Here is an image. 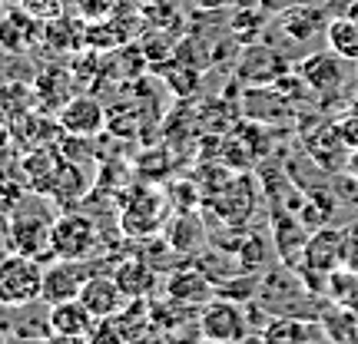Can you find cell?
Returning <instances> with one entry per match:
<instances>
[{
    "label": "cell",
    "mask_w": 358,
    "mask_h": 344,
    "mask_svg": "<svg viewBox=\"0 0 358 344\" xmlns=\"http://www.w3.org/2000/svg\"><path fill=\"white\" fill-rule=\"evenodd\" d=\"M196 344H222V341H213V338H203V341H196Z\"/></svg>",
    "instance_id": "4316f807"
},
{
    "label": "cell",
    "mask_w": 358,
    "mask_h": 344,
    "mask_svg": "<svg viewBox=\"0 0 358 344\" xmlns=\"http://www.w3.org/2000/svg\"><path fill=\"white\" fill-rule=\"evenodd\" d=\"M7 140H10V119H7V113L0 110V149L7 146Z\"/></svg>",
    "instance_id": "603a6c76"
},
{
    "label": "cell",
    "mask_w": 358,
    "mask_h": 344,
    "mask_svg": "<svg viewBox=\"0 0 358 344\" xmlns=\"http://www.w3.org/2000/svg\"><path fill=\"white\" fill-rule=\"evenodd\" d=\"M199 331H203V338H213V341L239 344L249 334V318H245L243 308L236 305V298H216L203 308Z\"/></svg>",
    "instance_id": "277c9868"
},
{
    "label": "cell",
    "mask_w": 358,
    "mask_h": 344,
    "mask_svg": "<svg viewBox=\"0 0 358 344\" xmlns=\"http://www.w3.org/2000/svg\"><path fill=\"white\" fill-rule=\"evenodd\" d=\"M239 344H266V338H262V334H245Z\"/></svg>",
    "instance_id": "d4e9b609"
},
{
    "label": "cell",
    "mask_w": 358,
    "mask_h": 344,
    "mask_svg": "<svg viewBox=\"0 0 358 344\" xmlns=\"http://www.w3.org/2000/svg\"><path fill=\"white\" fill-rule=\"evenodd\" d=\"M24 195H27V186H20V182H0V212L13 216L24 205Z\"/></svg>",
    "instance_id": "44dd1931"
},
{
    "label": "cell",
    "mask_w": 358,
    "mask_h": 344,
    "mask_svg": "<svg viewBox=\"0 0 358 344\" xmlns=\"http://www.w3.org/2000/svg\"><path fill=\"white\" fill-rule=\"evenodd\" d=\"M47 344H90V338H77V334H53Z\"/></svg>",
    "instance_id": "7402d4cb"
},
{
    "label": "cell",
    "mask_w": 358,
    "mask_h": 344,
    "mask_svg": "<svg viewBox=\"0 0 358 344\" xmlns=\"http://www.w3.org/2000/svg\"><path fill=\"white\" fill-rule=\"evenodd\" d=\"M90 271L83 262H66V258H53L50 268H43V301L47 305H60V301H73L80 298L83 285H87Z\"/></svg>",
    "instance_id": "5b68a950"
},
{
    "label": "cell",
    "mask_w": 358,
    "mask_h": 344,
    "mask_svg": "<svg viewBox=\"0 0 358 344\" xmlns=\"http://www.w3.org/2000/svg\"><path fill=\"white\" fill-rule=\"evenodd\" d=\"M0 17H3V0H0Z\"/></svg>",
    "instance_id": "83f0119b"
},
{
    "label": "cell",
    "mask_w": 358,
    "mask_h": 344,
    "mask_svg": "<svg viewBox=\"0 0 358 344\" xmlns=\"http://www.w3.org/2000/svg\"><path fill=\"white\" fill-rule=\"evenodd\" d=\"M50 229L53 218H47L43 212H27L20 205L13 216H7V248L37 258V262H53Z\"/></svg>",
    "instance_id": "7a4b0ae2"
},
{
    "label": "cell",
    "mask_w": 358,
    "mask_h": 344,
    "mask_svg": "<svg viewBox=\"0 0 358 344\" xmlns=\"http://www.w3.org/2000/svg\"><path fill=\"white\" fill-rule=\"evenodd\" d=\"M348 17H355V20H358V0H355V7H352V10H348Z\"/></svg>",
    "instance_id": "484cf974"
},
{
    "label": "cell",
    "mask_w": 358,
    "mask_h": 344,
    "mask_svg": "<svg viewBox=\"0 0 358 344\" xmlns=\"http://www.w3.org/2000/svg\"><path fill=\"white\" fill-rule=\"evenodd\" d=\"M43 301V262L20 252L0 255V305L27 308Z\"/></svg>",
    "instance_id": "6da1fadb"
},
{
    "label": "cell",
    "mask_w": 358,
    "mask_h": 344,
    "mask_svg": "<svg viewBox=\"0 0 358 344\" xmlns=\"http://www.w3.org/2000/svg\"><path fill=\"white\" fill-rule=\"evenodd\" d=\"M216 209H219V222H226V225H243L245 218L252 216V189H249V182H229V186H222L219 189V199H216Z\"/></svg>",
    "instance_id": "8fae6325"
},
{
    "label": "cell",
    "mask_w": 358,
    "mask_h": 344,
    "mask_svg": "<svg viewBox=\"0 0 358 344\" xmlns=\"http://www.w3.org/2000/svg\"><path fill=\"white\" fill-rule=\"evenodd\" d=\"M279 27L289 33V37L299 40V43H306V40H312L315 33H322V27H329V24L322 20L319 10H312V7H295V10L282 13Z\"/></svg>",
    "instance_id": "e0dca14e"
},
{
    "label": "cell",
    "mask_w": 358,
    "mask_h": 344,
    "mask_svg": "<svg viewBox=\"0 0 358 344\" xmlns=\"http://www.w3.org/2000/svg\"><path fill=\"white\" fill-rule=\"evenodd\" d=\"M57 126L64 129L66 136H73V140H90V136L103 133L106 113H103V106L93 100V96H70V100L60 106Z\"/></svg>",
    "instance_id": "8992f818"
},
{
    "label": "cell",
    "mask_w": 358,
    "mask_h": 344,
    "mask_svg": "<svg viewBox=\"0 0 358 344\" xmlns=\"http://www.w3.org/2000/svg\"><path fill=\"white\" fill-rule=\"evenodd\" d=\"M96 245V225L93 218L83 212H64L53 218L50 229V248L53 258H66V262H83Z\"/></svg>",
    "instance_id": "3957f363"
},
{
    "label": "cell",
    "mask_w": 358,
    "mask_h": 344,
    "mask_svg": "<svg viewBox=\"0 0 358 344\" xmlns=\"http://www.w3.org/2000/svg\"><path fill=\"white\" fill-rule=\"evenodd\" d=\"M166 298L173 305H209L213 301V281L196 268H182L166 281Z\"/></svg>",
    "instance_id": "30bf717a"
},
{
    "label": "cell",
    "mask_w": 358,
    "mask_h": 344,
    "mask_svg": "<svg viewBox=\"0 0 358 344\" xmlns=\"http://www.w3.org/2000/svg\"><path fill=\"white\" fill-rule=\"evenodd\" d=\"M322 324H325V334H329L335 344H358V318H355V311H348V308H335V311H329V315L322 318Z\"/></svg>",
    "instance_id": "d6986e66"
},
{
    "label": "cell",
    "mask_w": 358,
    "mask_h": 344,
    "mask_svg": "<svg viewBox=\"0 0 358 344\" xmlns=\"http://www.w3.org/2000/svg\"><path fill=\"white\" fill-rule=\"evenodd\" d=\"M345 169H348V176H355V179H358V149H355V153H352V156H348Z\"/></svg>",
    "instance_id": "cb8c5ba5"
},
{
    "label": "cell",
    "mask_w": 358,
    "mask_h": 344,
    "mask_svg": "<svg viewBox=\"0 0 358 344\" xmlns=\"http://www.w3.org/2000/svg\"><path fill=\"white\" fill-rule=\"evenodd\" d=\"M266 344H308V328L299 318H272L262 328Z\"/></svg>",
    "instance_id": "ffe728a7"
},
{
    "label": "cell",
    "mask_w": 358,
    "mask_h": 344,
    "mask_svg": "<svg viewBox=\"0 0 358 344\" xmlns=\"http://www.w3.org/2000/svg\"><path fill=\"white\" fill-rule=\"evenodd\" d=\"M166 235H169V245H173L176 252H189V248H196V245L203 242L206 232H203V222L192 216V212H182L166 229Z\"/></svg>",
    "instance_id": "ac0fdd59"
},
{
    "label": "cell",
    "mask_w": 358,
    "mask_h": 344,
    "mask_svg": "<svg viewBox=\"0 0 358 344\" xmlns=\"http://www.w3.org/2000/svg\"><path fill=\"white\" fill-rule=\"evenodd\" d=\"M113 278H116V285L127 292V298H143L146 292H153V285H156L153 268L146 265L143 258H127V262H120L113 271Z\"/></svg>",
    "instance_id": "4fadbf2b"
},
{
    "label": "cell",
    "mask_w": 358,
    "mask_h": 344,
    "mask_svg": "<svg viewBox=\"0 0 358 344\" xmlns=\"http://www.w3.org/2000/svg\"><path fill=\"white\" fill-rule=\"evenodd\" d=\"M342 57L335 53V57H329V53H315V57H308L306 63H302V80H306L312 89H332L338 87V80H342V63H338Z\"/></svg>",
    "instance_id": "9a60e30c"
},
{
    "label": "cell",
    "mask_w": 358,
    "mask_h": 344,
    "mask_svg": "<svg viewBox=\"0 0 358 344\" xmlns=\"http://www.w3.org/2000/svg\"><path fill=\"white\" fill-rule=\"evenodd\" d=\"M80 301L90 308V315L96 321H106V318H116L123 305H127V292L116 285V278L110 275H90L83 292H80Z\"/></svg>",
    "instance_id": "52a82bcc"
},
{
    "label": "cell",
    "mask_w": 358,
    "mask_h": 344,
    "mask_svg": "<svg viewBox=\"0 0 358 344\" xmlns=\"http://www.w3.org/2000/svg\"><path fill=\"white\" fill-rule=\"evenodd\" d=\"M163 218H166V199L156 192H140L123 212V232L143 239V235H153L163 225Z\"/></svg>",
    "instance_id": "ba28073f"
},
{
    "label": "cell",
    "mask_w": 358,
    "mask_h": 344,
    "mask_svg": "<svg viewBox=\"0 0 358 344\" xmlns=\"http://www.w3.org/2000/svg\"><path fill=\"white\" fill-rule=\"evenodd\" d=\"M342 235L332 229H322L315 232L312 239L306 242V262L312 268H319V271H335V268L342 265Z\"/></svg>",
    "instance_id": "7c38bea8"
},
{
    "label": "cell",
    "mask_w": 358,
    "mask_h": 344,
    "mask_svg": "<svg viewBox=\"0 0 358 344\" xmlns=\"http://www.w3.org/2000/svg\"><path fill=\"white\" fill-rule=\"evenodd\" d=\"M100 321L90 315V308L73 298V301H60V305H50V315H47V328L53 334H77V338H90L93 328Z\"/></svg>",
    "instance_id": "9c48e42d"
},
{
    "label": "cell",
    "mask_w": 358,
    "mask_h": 344,
    "mask_svg": "<svg viewBox=\"0 0 358 344\" xmlns=\"http://www.w3.org/2000/svg\"><path fill=\"white\" fill-rule=\"evenodd\" d=\"M325 37L332 53H338L342 60H358V20L355 17H332L325 27Z\"/></svg>",
    "instance_id": "2e32d148"
},
{
    "label": "cell",
    "mask_w": 358,
    "mask_h": 344,
    "mask_svg": "<svg viewBox=\"0 0 358 344\" xmlns=\"http://www.w3.org/2000/svg\"><path fill=\"white\" fill-rule=\"evenodd\" d=\"M87 192V182H83V172H80L70 159H64L60 163V169H57V176L50 179V186H47V199H53V202H60V205H70V202H77L80 195Z\"/></svg>",
    "instance_id": "5bb4252c"
}]
</instances>
